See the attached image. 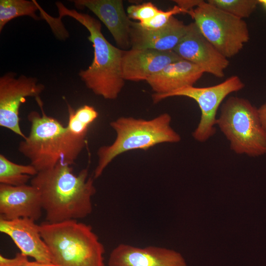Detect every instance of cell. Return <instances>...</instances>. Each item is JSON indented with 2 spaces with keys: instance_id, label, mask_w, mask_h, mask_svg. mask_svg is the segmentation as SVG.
<instances>
[{
  "instance_id": "6da1fadb",
  "label": "cell",
  "mask_w": 266,
  "mask_h": 266,
  "mask_svg": "<svg viewBox=\"0 0 266 266\" xmlns=\"http://www.w3.org/2000/svg\"><path fill=\"white\" fill-rule=\"evenodd\" d=\"M94 179L87 168L76 174L71 166L60 162L38 172L31 184L39 192L46 221L59 223L82 219L92 213V198L96 193Z\"/></svg>"
},
{
  "instance_id": "7a4b0ae2",
  "label": "cell",
  "mask_w": 266,
  "mask_h": 266,
  "mask_svg": "<svg viewBox=\"0 0 266 266\" xmlns=\"http://www.w3.org/2000/svg\"><path fill=\"white\" fill-rule=\"evenodd\" d=\"M59 18L69 16L85 27L90 33L88 40L92 43L94 58L86 69L78 75L86 86L95 95L106 100L117 98L124 85L122 71L124 50L111 44L101 32L100 22L91 15L79 12L56 1Z\"/></svg>"
},
{
  "instance_id": "3957f363",
  "label": "cell",
  "mask_w": 266,
  "mask_h": 266,
  "mask_svg": "<svg viewBox=\"0 0 266 266\" xmlns=\"http://www.w3.org/2000/svg\"><path fill=\"white\" fill-rule=\"evenodd\" d=\"M41 235L58 266H106L105 249L92 227L70 220L41 223Z\"/></svg>"
},
{
  "instance_id": "277c9868",
  "label": "cell",
  "mask_w": 266,
  "mask_h": 266,
  "mask_svg": "<svg viewBox=\"0 0 266 266\" xmlns=\"http://www.w3.org/2000/svg\"><path fill=\"white\" fill-rule=\"evenodd\" d=\"M171 116L166 113L149 120L121 117L110 122L116 137L110 145L101 146L97 151L98 165L93 178H98L112 161L128 151L146 150L162 143H176L180 135L170 126Z\"/></svg>"
},
{
  "instance_id": "5b68a950",
  "label": "cell",
  "mask_w": 266,
  "mask_h": 266,
  "mask_svg": "<svg viewBox=\"0 0 266 266\" xmlns=\"http://www.w3.org/2000/svg\"><path fill=\"white\" fill-rule=\"evenodd\" d=\"M216 125L238 154L258 157L266 154V131L258 108L247 100L231 97L223 103Z\"/></svg>"
},
{
  "instance_id": "8992f818",
  "label": "cell",
  "mask_w": 266,
  "mask_h": 266,
  "mask_svg": "<svg viewBox=\"0 0 266 266\" xmlns=\"http://www.w3.org/2000/svg\"><path fill=\"white\" fill-rule=\"evenodd\" d=\"M35 99L41 113L36 111L29 113L30 131L19 143L18 149L38 172L53 167L60 162H64L66 126L45 113L40 97Z\"/></svg>"
},
{
  "instance_id": "52a82bcc",
  "label": "cell",
  "mask_w": 266,
  "mask_h": 266,
  "mask_svg": "<svg viewBox=\"0 0 266 266\" xmlns=\"http://www.w3.org/2000/svg\"><path fill=\"white\" fill-rule=\"evenodd\" d=\"M189 15L201 33L227 58L237 55L250 39L247 24L208 3L201 1Z\"/></svg>"
},
{
  "instance_id": "ba28073f",
  "label": "cell",
  "mask_w": 266,
  "mask_h": 266,
  "mask_svg": "<svg viewBox=\"0 0 266 266\" xmlns=\"http://www.w3.org/2000/svg\"><path fill=\"white\" fill-rule=\"evenodd\" d=\"M244 87V84L240 77L233 75L214 86L206 87L187 86L163 95L153 94L152 99L155 103L166 98L176 96L186 97L195 100L200 107L201 116L192 136L196 140L203 142L215 133L216 116L221 102L229 94L239 91Z\"/></svg>"
},
{
  "instance_id": "9c48e42d",
  "label": "cell",
  "mask_w": 266,
  "mask_h": 266,
  "mask_svg": "<svg viewBox=\"0 0 266 266\" xmlns=\"http://www.w3.org/2000/svg\"><path fill=\"white\" fill-rule=\"evenodd\" d=\"M15 72L5 73L0 77V126L26 138L20 126L19 109L28 97H39L45 86L35 77Z\"/></svg>"
},
{
  "instance_id": "30bf717a",
  "label": "cell",
  "mask_w": 266,
  "mask_h": 266,
  "mask_svg": "<svg viewBox=\"0 0 266 266\" xmlns=\"http://www.w3.org/2000/svg\"><path fill=\"white\" fill-rule=\"evenodd\" d=\"M173 51L182 59L198 66L204 73L216 77H223L229 65L228 58L204 37L194 22L188 25L185 34Z\"/></svg>"
},
{
  "instance_id": "8fae6325",
  "label": "cell",
  "mask_w": 266,
  "mask_h": 266,
  "mask_svg": "<svg viewBox=\"0 0 266 266\" xmlns=\"http://www.w3.org/2000/svg\"><path fill=\"white\" fill-rule=\"evenodd\" d=\"M107 266H187L182 255L167 248L120 243L111 252Z\"/></svg>"
},
{
  "instance_id": "7c38bea8",
  "label": "cell",
  "mask_w": 266,
  "mask_h": 266,
  "mask_svg": "<svg viewBox=\"0 0 266 266\" xmlns=\"http://www.w3.org/2000/svg\"><path fill=\"white\" fill-rule=\"evenodd\" d=\"M42 210L39 192L31 184H0V219L28 218L35 221L41 217Z\"/></svg>"
},
{
  "instance_id": "4fadbf2b",
  "label": "cell",
  "mask_w": 266,
  "mask_h": 266,
  "mask_svg": "<svg viewBox=\"0 0 266 266\" xmlns=\"http://www.w3.org/2000/svg\"><path fill=\"white\" fill-rule=\"evenodd\" d=\"M180 59L174 51L131 48L124 50L122 58L123 77L125 81H146L169 64Z\"/></svg>"
},
{
  "instance_id": "5bb4252c",
  "label": "cell",
  "mask_w": 266,
  "mask_h": 266,
  "mask_svg": "<svg viewBox=\"0 0 266 266\" xmlns=\"http://www.w3.org/2000/svg\"><path fill=\"white\" fill-rule=\"evenodd\" d=\"M79 9L86 7L101 21L123 50L131 48L130 29L132 20L125 11L122 0H73Z\"/></svg>"
},
{
  "instance_id": "9a60e30c",
  "label": "cell",
  "mask_w": 266,
  "mask_h": 266,
  "mask_svg": "<svg viewBox=\"0 0 266 266\" xmlns=\"http://www.w3.org/2000/svg\"><path fill=\"white\" fill-rule=\"evenodd\" d=\"M35 222L28 218L0 219V232L9 236L23 254L40 263H52L49 250Z\"/></svg>"
},
{
  "instance_id": "2e32d148",
  "label": "cell",
  "mask_w": 266,
  "mask_h": 266,
  "mask_svg": "<svg viewBox=\"0 0 266 266\" xmlns=\"http://www.w3.org/2000/svg\"><path fill=\"white\" fill-rule=\"evenodd\" d=\"M187 29L188 25L174 16L166 26L156 30L143 29L138 22L132 21L130 29L131 48L173 51Z\"/></svg>"
},
{
  "instance_id": "e0dca14e",
  "label": "cell",
  "mask_w": 266,
  "mask_h": 266,
  "mask_svg": "<svg viewBox=\"0 0 266 266\" xmlns=\"http://www.w3.org/2000/svg\"><path fill=\"white\" fill-rule=\"evenodd\" d=\"M203 73L197 65L180 59L169 64L146 81L154 92L153 94L161 96L194 86Z\"/></svg>"
},
{
  "instance_id": "ac0fdd59",
  "label": "cell",
  "mask_w": 266,
  "mask_h": 266,
  "mask_svg": "<svg viewBox=\"0 0 266 266\" xmlns=\"http://www.w3.org/2000/svg\"><path fill=\"white\" fill-rule=\"evenodd\" d=\"M38 173L32 165H20L0 154V184L11 186L27 184L32 176Z\"/></svg>"
},
{
  "instance_id": "d6986e66",
  "label": "cell",
  "mask_w": 266,
  "mask_h": 266,
  "mask_svg": "<svg viewBox=\"0 0 266 266\" xmlns=\"http://www.w3.org/2000/svg\"><path fill=\"white\" fill-rule=\"evenodd\" d=\"M40 6L34 0H0V32L5 25L16 18L28 16L37 20L41 19L36 14Z\"/></svg>"
},
{
  "instance_id": "ffe728a7",
  "label": "cell",
  "mask_w": 266,
  "mask_h": 266,
  "mask_svg": "<svg viewBox=\"0 0 266 266\" xmlns=\"http://www.w3.org/2000/svg\"><path fill=\"white\" fill-rule=\"evenodd\" d=\"M207 2L241 19L249 17L259 4L258 0H208Z\"/></svg>"
},
{
  "instance_id": "44dd1931",
  "label": "cell",
  "mask_w": 266,
  "mask_h": 266,
  "mask_svg": "<svg viewBox=\"0 0 266 266\" xmlns=\"http://www.w3.org/2000/svg\"><path fill=\"white\" fill-rule=\"evenodd\" d=\"M184 13L185 10L177 5H174L171 9L167 10H161L152 18L143 23L138 22L139 25L143 29L156 30L166 26L174 15Z\"/></svg>"
},
{
  "instance_id": "7402d4cb",
  "label": "cell",
  "mask_w": 266,
  "mask_h": 266,
  "mask_svg": "<svg viewBox=\"0 0 266 266\" xmlns=\"http://www.w3.org/2000/svg\"><path fill=\"white\" fill-rule=\"evenodd\" d=\"M160 10L153 3L147 2L128 6L127 13L130 19L143 23L154 17Z\"/></svg>"
},
{
  "instance_id": "603a6c76",
  "label": "cell",
  "mask_w": 266,
  "mask_h": 266,
  "mask_svg": "<svg viewBox=\"0 0 266 266\" xmlns=\"http://www.w3.org/2000/svg\"><path fill=\"white\" fill-rule=\"evenodd\" d=\"M27 260L28 256L21 252H18L13 258H5L0 255V266H21Z\"/></svg>"
},
{
  "instance_id": "cb8c5ba5",
  "label": "cell",
  "mask_w": 266,
  "mask_h": 266,
  "mask_svg": "<svg viewBox=\"0 0 266 266\" xmlns=\"http://www.w3.org/2000/svg\"><path fill=\"white\" fill-rule=\"evenodd\" d=\"M201 0H173L176 5L185 11L186 14H189L191 10L197 7Z\"/></svg>"
},
{
  "instance_id": "d4e9b609",
  "label": "cell",
  "mask_w": 266,
  "mask_h": 266,
  "mask_svg": "<svg viewBox=\"0 0 266 266\" xmlns=\"http://www.w3.org/2000/svg\"><path fill=\"white\" fill-rule=\"evenodd\" d=\"M258 110L262 125L266 131V103L262 104Z\"/></svg>"
},
{
  "instance_id": "484cf974",
  "label": "cell",
  "mask_w": 266,
  "mask_h": 266,
  "mask_svg": "<svg viewBox=\"0 0 266 266\" xmlns=\"http://www.w3.org/2000/svg\"><path fill=\"white\" fill-rule=\"evenodd\" d=\"M21 266H58L53 263H42L37 261L30 262L28 259L25 261Z\"/></svg>"
},
{
  "instance_id": "4316f807",
  "label": "cell",
  "mask_w": 266,
  "mask_h": 266,
  "mask_svg": "<svg viewBox=\"0 0 266 266\" xmlns=\"http://www.w3.org/2000/svg\"><path fill=\"white\" fill-rule=\"evenodd\" d=\"M259 3L266 8V0H258Z\"/></svg>"
}]
</instances>
